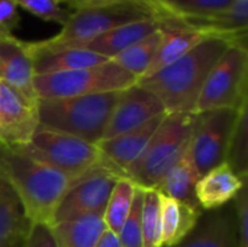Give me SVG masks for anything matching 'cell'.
Masks as SVG:
<instances>
[{
  "label": "cell",
  "instance_id": "5",
  "mask_svg": "<svg viewBox=\"0 0 248 247\" xmlns=\"http://www.w3.org/2000/svg\"><path fill=\"white\" fill-rule=\"evenodd\" d=\"M151 17H158V10L150 0H115L92 4L74 9L61 31L45 41L60 47H84L110 29Z\"/></svg>",
  "mask_w": 248,
  "mask_h": 247
},
{
  "label": "cell",
  "instance_id": "2",
  "mask_svg": "<svg viewBox=\"0 0 248 247\" xmlns=\"http://www.w3.org/2000/svg\"><path fill=\"white\" fill-rule=\"evenodd\" d=\"M0 178L19 197L31 224L51 226L54 213L71 179L52 166L26 154L19 147L0 146Z\"/></svg>",
  "mask_w": 248,
  "mask_h": 247
},
{
  "label": "cell",
  "instance_id": "28",
  "mask_svg": "<svg viewBox=\"0 0 248 247\" xmlns=\"http://www.w3.org/2000/svg\"><path fill=\"white\" fill-rule=\"evenodd\" d=\"M234 0H170L163 4H157V10L161 15L173 16L177 19L208 16L227 9Z\"/></svg>",
  "mask_w": 248,
  "mask_h": 247
},
{
  "label": "cell",
  "instance_id": "17",
  "mask_svg": "<svg viewBox=\"0 0 248 247\" xmlns=\"http://www.w3.org/2000/svg\"><path fill=\"white\" fill-rule=\"evenodd\" d=\"M158 20H160V28L163 31V41L144 77L177 61L190 49H193L198 44H201L205 38H208L205 33L183 26L182 23H179L177 20H174L167 15L158 13Z\"/></svg>",
  "mask_w": 248,
  "mask_h": 247
},
{
  "label": "cell",
  "instance_id": "36",
  "mask_svg": "<svg viewBox=\"0 0 248 247\" xmlns=\"http://www.w3.org/2000/svg\"><path fill=\"white\" fill-rule=\"evenodd\" d=\"M68 7L74 9H80V7H86V6H92V4H99V3H106V1H115V0H62Z\"/></svg>",
  "mask_w": 248,
  "mask_h": 247
},
{
  "label": "cell",
  "instance_id": "21",
  "mask_svg": "<svg viewBox=\"0 0 248 247\" xmlns=\"http://www.w3.org/2000/svg\"><path fill=\"white\" fill-rule=\"evenodd\" d=\"M161 210V245L173 247L183 242L196 227L202 210L193 208L177 199L160 194Z\"/></svg>",
  "mask_w": 248,
  "mask_h": 247
},
{
  "label": "cell",
  "instance_id": "32",
  "mask_svg": "<svg viewBox=\"0 0 248 247\" xmlns=\"http://www.w3.org/2000/svg\"><path fill=\"white\" fill-rule=\"evenodd\" d=\"M234 214H235V236L237 247H248V195L247 186H244L235 197Z\"/></svg>",
  "mask_w": 248,
  "mask_h": 247
},
{
  "label": "cell",
  "instance_id": "26",
  "mask_svg": "<svg viewBox=\"0 0 248 247\" xmlns=\"http://www.w3.org/2000/svg\"><path fill=\"white\" fill-rule=\"evenodd\" d=\"M137 185L128 178H119L110 192L106 208L103 211V223L106 230L119 234L134 201Z\"/></svg>",
  "mask_w": 248,
  "mask_h": 247
},
{
  "label": "cell",
  "instance_id": "24",
  "mask_svg": "<svg viewBox=\"0 0 248 247\" xmlns=\"http://www.w3.org/2000/svg\"><path fill=\"white\" fill-rule=\"evenodd\" d=\"M31 223L13 188L0 178V246L26 237Z\"/></svg>",
  "mask_w": 248,
  "mask_h": 247
},
{
  "label": "cell",
  "instance_id": "1",
  "mask_svg": "<svg viewBox=\"0 0 248 247\" xmlns=\"http://www.w3.org/2000/svg\"><path fill=\"white\" fill-rule=\"evenodd\" d=\"M234 41L222 36H208L177 61L137 82L154 93L167 114L195 112L201 90L221 55Z\"/></svg>",
  "mask_w": 248,
  "mask_h": 247
},
{
  "label": "cell",
  "instance_id": "25",
  "mask_svg": "<svg viewBox=\"0 0 248 247\" xmlns=\"http://www.w3.org/2000/svg\"><path fill=\"white\" fill-rule=\"evenodd\" d=\"M161 41H163V31L161 28H158L148 36L142 38L141 41L135 42L125 51L110 58V61L121 66L132 76H135L138 82L141 77H144V74L150 68Z\"/></svg>",
  "mask_w": 248,
  "mask_h": 247
},
{
  "label": "cell",
  "instance_id": "15",
  "mask_svg": "<svg viewBox=\"0 0 248 247\" xmlns=\"http://www.w3.org/2000/svg\"><path fill=\"white\" fill-rule=\"evenodd\" d=\"M35 71L32 58L26 48V41L13 35L0 39V82L17 90L31 102H38L33 86Z\"/></svg>",
  "mask_w": 248,
  "mask_h": 247
},
{
  "label": "cell",
  "instance_id": "38",
  "mask_svg": "<svg viewBox=\"0 0 248 247\" xmlns=\"http://www.w3.org/2000/svg\"><path fill=\"white\" fill-rule=\"evenodd\" d=\"M154 6H157V4H163V3H167V1H170V0H150Z\"/></svg>",
  "mask_w": 248,
  "mask_h": 247
},
{
  "label": "cell",
  "instance_id": "30",
  "mask_svg": "<svg viewBox=\"0 0 248 247\" xmlns=\"http://www.w3.org/2000/svg\"><path fill=\"white\" fill-rule=\"evenodd\" d=\"M144 201V189L137 186L134 201L129 210V214L118 234L121 247H144L142 243V223H141V211Z\"/></svg>",
  "mask_w": 248,
  "mask_h": 247
},
{
  "label": "cell",
  "instance_id": "20",
  "mask_svg": "<svg viewBox=\"0 0 248 247\" xmlns=\"http://www.w3.org/2000/svg\"><path fill=\"white\" fill-rule=\"evenodd\" d=\"M160 28V20L158 17H151V19H144V20H137L131 22L122 26H118L115 29H110L97 38L92 39L87 42L84 47L86 49H90L96 54H100L106 57L108 60L113 58L119 52L125 51L135 42L141 41L142 38L148 36L154 31Z\"/></svg>",
  "mask_w": 248,
  "mask_h": 247
},
{
  "label": "cell",
  "instance_id": "6",
  "mask_svg": "<svg viewBox=\"0 0 248 247\" xmlns=\"http://www.w3.org/2000/svg\"><path fill=\"white\" fill-rule=\"evenodd\" d=\"M135 83V76L110 60L93 67L42 74L33 79L38 99L121 92Z\"/></svg>",
  "mask_w": 248,
  "mask_h": 247
},
{
  "label": "cell",
  "instance_id": "39",
  "mask_svg": "<svg viewBox=\"0 0 248 247\" xmlns=\"http://www.w3.org/2000/svg\"><path fill=\"white\" fill-rule=\"evenodd\" d=\"M7 35H12V33H6V32H3V31L0 29V39L4 38V36H7Z\"/></svg>",
  "mask_w": 248,
  "mask_h": 247
},
{
  "label": "cell",
  "instance_id": "27",
  "mask_svg": "<svg viewBox=\"0 0 248 247\" xmlns=\"http://www.w3.org/2000/svg\"><path fill=\"white\" fill-rule=\"evenodd\" d=\"M225 163L235 172L244 182L248 175V111L247 103L240 109L235 127L232 130Z\"/></svg>",
  "mask_w": 248,
  "mask_h": 247
},
{
  "label": "cell",
  "instance_id": "4",
  "mask_svg": "<svg viewBox=\"0 0 248 247\" xmlns=\"http://www.w3.org/2000/svg\"><path fill=\"white\" fill-rule=\"evenodd\" d=\"M198 121V112L167 114L140 157L124 172V178L142 189H154L189 148Z\"/></svg>",
  "mask_w": 248,
  "mask_h": 247
},
{
  "label": "cell",
  "instance_id": "23",
  "mask_svg": "<svg viewBox=\"0 0 248 247\" xmlns=\"http://www.w3.org/2000/svg\"><path fill=\"white\" fill-rule=\"evenodd\" d=\"M51 227L58 247H96L100 236L106 230L103 213H94Z\"/></svg>",
  "mask_w": 248,
  "mask_h": 247
},
{
  "label": "cell",
  "instance_id": "35",
  "mask_svg": "<svg viewBox=\"0 0 248 247\" xmlns=\"http://www.w3.org/2000/svg\"><path fill=\"white\" fill-rule=\"evenodd\" d=\"M96 247H121V243H119V239L116 234H113L109 230H105Z\"/></svg>",
  "mask_w": 248,
  "mask_h": 247
},
{
  "label": "cell",
  "instance_id": "14",
  "mask_svg": "<svg viewBox=\"0 0 248 247\" xmlns=\"http://www.w3.org/2000/svg\"><path fill=\"white\" fill-rule=\"evenodd\" d=\"M166 115L155 116L135 130L122 132L112 138L100 140L97 147L102 153L103 166L116 175L124 176V172L140 157Z\"/></svg>",
  "mask_w": 248,
  "mask_h": 247
},
{
  "label": "cell",
  "instance_id": "12",
  "mask_svg": "<svg viewBox=\"0 0 248 247\" xmlns=\"http://www.w3.org/2000/svg\"><path fill=\"white\" fill-rule=\"evenodd\" d=\"M166 114L167 111L161 100L154 93L135 83L121 92L102 140L135 130L155 116Z\"/></svg>",
  "mask_w": 248,
  "mask_h": 247
},
{
  "label": "cell",
  "instance_id": "7",
  "mask_svg": "<svg viewBox=\"0 0 248 247\" xmlns=\"http://www.w3.org/2000/svg\"><path fill=\"white\" fill-rule=\"evenodd\" d=\"M19 148L62 172L71 181L103 166L102 153L97 144L39 125L32 134L29 143Z\"/></svg>",
  "mask_w": 248,
  "mask_h": 247
},
{
  "label": "cell",
  "instance_id": "22",
  "mask_svg": "<svg viewBox=\"0 0 248 247\" xmlns=\"http://www.w3.org/2000/svg\"><path fill=\"white\" fill-rule=\"evenodd\" d=\"M199 178L201 176L196 170V166L192 157V150L189 146L185 154L170 167V170L155 185L154 189L164 197L177 199L193 208L202 210L195 195V188H196Z\"/></svg>",
  "mask_w": 248,
  "mask_h": 247
},
{
  "label": "cell",
  "instance_id": "8",
  "mask_svg": "<svg viewBox=\"0 0 248 247\" xmlns=\"http://www.w3.org/2000/svg\"><path fill=\"white\" fill-rule=\"evenodd\" d=\"M247 44H232L211 70L198 98L195 112L244 106L247 103Z\"/></svg>",
  "mask_w": 248,
  "mask_h": 247
},
{
  "label": "cell",
  "instance_id": "37",
  "mask_svg": "<svg viewBox=\"0 0 248 247\" xmlns=\"http://www.w3.org/2000/svg\"><path fill=\"white\" fill-rule=\"evenodd\" d=\"M23 240H25V237L15 239V240H10L7 243H3L0 247H23Z\"/></svg>",
  "mask_w": 248,
  "mask_h": 247
},
{
  "label": "cell",
  "instance_id": "9",
  "mask_svg": "<svg viewBox=\"0 0 248 247\" xmlns=\"http://www.w3.org/2000/svg\"><path fill=\"white\" fill-rule=\"evenodd\" d=\"M240 109L218 108L199 114L190 143L192 157L199 176L225 162L228 143Z\"/></svg>",
  "mask_w": 248,
  "mask_h": 247
},
{
  "label": "cell",
  "instance_id": "3",
  "mask_svg": "<svg viewBox=\"0 0 248 247\" xmlns=\"http://www.w3.org/2000/svg\"><path fill=\"white\" fill-rule=\"evenodd\" d=\"M121 92L38 99L39 127L97 144L103 138Z\"/></svg>",
  "mask_w": 248,
  "mask_h": 247
},
{
  "label": "cell",
  "instance_id": "31",
  "mask_svg": "<svg viewBox=\"0 0 248 247\" xmlns=\"http://www.w3.org/2000/svg\"><path fill=\"white\" fill-rule=\"evenodd\" d=\"M16 4L33 16L46 20L60 23L61 26L68 20L71 9L62 0H15Z\"/></svg>",
  "mask_w": 248,
  "mask_h": 247
},
{
  "label": "cell",
  "instance_id": "10",
  "mask_svg": "<svg viewBox=\"0 0 248 247\" xmlns=\"http://www.w3.org/2000/svg\"><path fill=\"white\" fill-rule=\"evenodd\" d=\"M119 178L122 176L100 166L73 181L54 213L51 226L103 213Z\"/></svg>",
  "mask_w": 248,
  "mask_h": 247
},
{
  "label": "cell",
  "instance_id": "13",
  "mask_svg": "<svg viewBox=\"0 0 248 247\" xmlns=\"http://www.w3.org/2000/svg\"><path fill=\"white\" fill-rule=\"evenodd\" d=\"M26 48L32 58L35 76L93 67L108 61L106 57L90 49L81 47L51 45L45 39L26 42Z\"/></svg>",
  "mask_w": 248,
  "mask_h": 247
},
{
  "label": "cell",
  "instance_id": "29",
  "mask_svg": "<svg viewBox=\"0 0 248 247\" xmlns=\"http://www.w3.org/2000/svg\"><path fill=\"white\" fill-rule=\"evenodd\" d=\"M141 223H142L144 247H163L160 194L155 189H144Z\"/></svg>",
  "mask_w": 248,
  "mask_h": 247
},
{
  "label": "cell",
  "instance_id": "18",
  "mask_svg": "<svg viewBox=\"0 0 248 247\" xmlns=\"http://www.w3.org/2000/svg\"><path fill=\"white\" fill-rule=\"evenodd\" d=\"M244 186L246 182L224 162L199 178L195 195L202 211H214L235 199Z\"/></svg>",
  "mask_w": 248,
  "mask_h": 247
},
{
  "label": "cell",
  "instance_id": "34",
  "mask_svg": "<svg viewBox=\"0 0 248 247\" xmlns=\"http://www.w3.org/2000/svg\"><path fill=\"white\" fill-rule=\"evenodd\" d=\"M20 15L19 6L15 0H0V29L6 33H12V31L19 25Z\"/></svg>",
  "mask_w": 248,
  "mask_h": 247
},
{
  "label": "cell",
  "instance_id": "19",
  "mask_svg": "<svg viewBox=\"0 0 248 247\" xmlns=\"http://www.w3.org/2000/svg\"><path fill=\"white\" fill-rule=\"evenodd\" d=\"M173 247H237L235 214L221 208L203 211L195 230Z\"/></svg>",
  "mask_w": 248,
  "mask_h": 247
},
{
  "label": "cell",
  "instance_id": "33",
  "mask_svg": "<svg viewBox=\"0 0 248 247\" xmlns=\"http://www.w3.org/2000/svg\"><path fill=\"white\" fill-rule=\"evenodd\" d=\"M23 247H58L52 227L45 223H33L23 240Z\"/></svg>",
  "mask_w": 248,
  "mask_h": 247
},
{
  "label": "cell",
  "instance_id": "11",
  "mask_svg": "<svg viewBox=\"0 0 248 247\" xmlns=\"http://www.w3.org/2000/svg\"><path fill=\"white\" fill-rule=\"evenodd\" d=\"M38 125L36 103L0 82V146L28 144Z\"/></svg>",
  "mask_w": 248,
  "mask_h": 247
},
{
  "label": "cell",
  "instance_id": "16",
  "mask_svg": "<svg viewBox=\"0 0 248 247\" xmlns=\"http://www.w3.org/2000/svg\"><path fill=\"white\" fill-rule=\"evenodd\" d=\"M173 19L206 36H222L235 44H247L248 0H234L227 9L208 16Z\"/></svg>",
  "mask_w": 248,
  "mask_h": 247
}]
</instances>
